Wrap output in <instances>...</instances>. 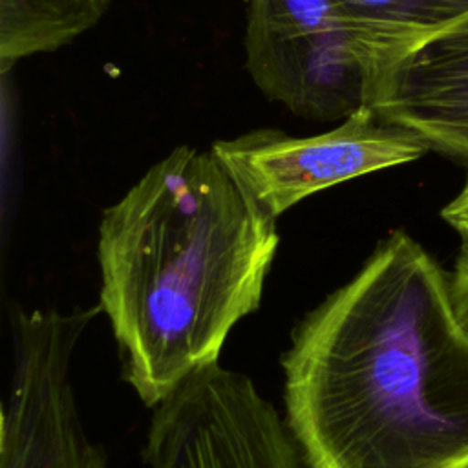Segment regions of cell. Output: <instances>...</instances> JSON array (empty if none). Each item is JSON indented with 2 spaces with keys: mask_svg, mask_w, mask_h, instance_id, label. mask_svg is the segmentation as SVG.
I'll return each mask as SVG.
<instances>
[{
  "mask_svg": "<svg viewBox=\"0 0 468 468\" xmlns=\"http://www.w3.org/2000/svg\"><path fill=\"white\" fill-rule=\"evenodd\" d=\"M101 307L11 309L13 371L2 404L0 468H106L104 450L84 431L71 364Z\"/></svg>",
  "mask_w": 468,
  "mask_h": 468,
  "instance_id": "277c9868",
  "label": "cell"
},
{
  "mask_svg": "<svg viewBox=\"0 0 468 468\" xmlns=\"http://www.w3.org/2000/svg\"><path fill=\"white\" fill-rule=\"evenodd\" d=\"M442 219L461 234H468V176L459 194L441 210Z\"/></svg>",
  "mask_w": 468,
  "mask_h": 468,
  "instance_id": "30bf717a",
  "label": "cell"
},
{
  "mask_svg": "<svg viewBox=\"0 0 468 468\" xmlns=\"http://www.w3.org/2000/svg\"><path fill=\"white\" fill-rule=\"evenodd\" d=\"M110 0H0V64L55 51L106 15Z\"/></svg>",
  "mask_w": 468,
  "mask_h": 468,
  "instance_id": "52a82bcc",
  "label": "cell"
},
{
  "mask_svg": "<svg viewBox=\"0 0 468 468\" xmlns=\"http://www.w3.org/2000/svg\"><path fill=\"white\" fill-rule=\"evenodd\" d=\"M245 192L272 218L338 183L420 159L428 143L369 106L309 137L254 130L210 148Z\"/></svg>",
  "mask_w": 468,
  "mask_h": 468,
  "instance_id": "5b68a950",
  "label": "cell"
},
{
  "mask_svg": "<svg viewBox=\"0 0 468 468\" xmlns=\"http://www.w3.org/2000/svg\"><path fill=\"white\" fill-rule=\"evenodd\" d=\"M450 287L457 314L468 329V234H461V247L450 272Z\"/></svg>",
  "mask_w": 468,
  "mask_h": 468,
  "instance_id": "9c48e42d",
  "label": "cell"
},
{
  "mask_svg": "<svg viewBox=\"0 0 468 468\" xmlns=\"http://www.w3.org/2000/svg\"><path fill=\"white\" fill-rule=\"evenodd\" d=\"M143 455L150 468H302L285 419L219 362L154 408Z\"/></svg>",
  "mask_w": 468,
  "mask_h": 468,
  "instance_id": "8992f818",
  "label": "cell"
},
{
  "mask_svg": "<svg viewBox=\"0 0 468 468\" xmlns=\"http://www.w3.org/2000/svg\"><path fill=\"white\" fill-rule=\"evenodd\" d=\"M282 367L307 468H468V329L408 232L298 322Z\"/></svg>",
  "mask_w": 468,
  "mask_h": 468,
  "instance_id": "6da1fadb",
  "label": "cell"
},
{
  "mask_svg": "<svg viewBox=\"0 0 468 468\" xmlns=\"http://www.w3.org/2000/svg\"><path fill=\"white\" fill-rule=\"evenodd\" d=\"M245 2L252 80L305 119H346L366 106L380 71L428 37L369 22L346 0Z\"/></svg>",
  "mask_w": 468,
  "mask_h": 468,
  "instance_id": "3957f363",
  "label": "cell"
},
{
  "mask_svg": "<svg viewBox=\"0 0 468 468\" xmlns=\"http://www.w3.org/2000/svg\"><path fill=\"white\" fill-rule=\"evenodd\" d=\"M362 18L430 35L468 15V0H346Z\"/></svg>",
  "mask_w": 468,
  "mask_h": 468,
  "instance_id": "ba28073f",
  "label": "cell"
},
{
  "mask_svg": "<svg viewBox=\"0 0 468 468\" xmlns=\"http://www.w3.org/2000/svg\"><path fill=\"white\" fill-rule=\"evenodd\" d=\"M278 245L276 218L194 146L174 148L102 212L99 305L146 406L219 362L229 333L260 307Z\"/></svg>",
  "mask_w": 468,
  "mask_h": 468,
  "instance_id": "7a4b0ae2",
  "label": "cell"
}]
</instances>
